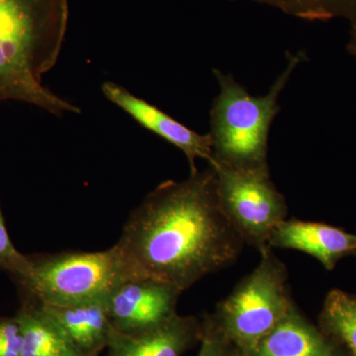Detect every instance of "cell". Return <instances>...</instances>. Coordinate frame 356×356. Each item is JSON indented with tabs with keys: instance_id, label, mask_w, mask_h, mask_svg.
<instances>
[{
	"instance_id": "cell-1",
	"label": "cell",
	"mask_w": 356,
	"mask_h": 356,
	"mask_svg": "<svg viewBox=\"0 0 356 356\" xmlns=\"http://www.w3.org/2000/svg\"><path fill=\"white\" fill-rule=\"evenodd\" d=\"M243 238L218 199L209 165L182 181L168 180L134 209L115 245L129 278H152L182 293L231 266Z\"/></svg>"
},
{
	"instance_id": "cell-2",
	"label": "cell",
	"mask_w": 356,
	"mask_h": 356,
	"mask_svg": "<svg viewBox=\"0 0 356 356\" xmlns=\"http://www.w3.org/2000/svg\"><path fill=\"white\" fill-rule=\"evenodd\" d=\"M69 18L67 0H0V103H27L58 117L81 113L43 84L60 58Z\"/></svg>"
},
{
	"instance_id": "cell-3",
	"label": "cell",
	"mask_w": 356,
	"mask_h": 356,
	"mask_svg": "<svg viewBox=\"0 0 356 356\" xmlns=\"http://www.w3.org/2000/svg\"><path fill=\"white\" fill-rule=\"evenodd\" d=\"M305 55L288 54L286 69L266 95H250L232 74L214 70L220 92L210 111L211 165L238 172H270L268 138L280 106L278 98Z\"/></svg>"
},
{
	"instance_id": "cell-4",
	"label": "cell",
	"mask_w": 356,
	"mask_h": 356,
	"mask_svg": "<svg viewBox=\"0 0 356 356\" xmlns=\"http://www.w3.org/2000/svg\"><path fill=\"white\" fill-rule=\"evenodd\" d=\"M259 266L243 278L211 316L227 339L245 356L295 305L286 266L273 248L261 252Z\"/></svg>"
},
{
	"instance_id": "cell-5",
	"label": "cell",
	"mask_w": 356,
	"mask_h": 356,
	"mask_svg": "<svg viewBox=\"0 0 356 356\" xmlns=\"http://www.w3.org/2000/svg\"><path fill=\"white\" fill-rule=\"evenodd\" d=\"M29 259V268L19 282L39 305L74 306L107 299L128 280L115 245L103 252H63Z\"/></svg>"
},
{
	"instance_id": "cell-6",
	"label": "cell",
	"mask_w": 356,
	"mask_h": 356,
	"mask_svg": "<svg viewBox=\"0 0 356 356\" xmlns=\"http://www.w3.org/2000/svg\"><path fill=\"white\" fill-rule=\"evenodd\" d=\"M211 166L216 172L218 199L225 216L243 243L261 254L266 252L274 229L288 214L286 199L271 181L270 172Z\"/></svg>"
},
{
	"instance_id": "cell-7",
	"label": "cell",
	"mask_w": 356,
	"mask_h": 356,
	"mask_svg": "<svg viewBox=\"0 0 356 356\" xmlns=\"http://www.w3.org/2000/svg\"><path fill=\"white\" fill-rule=\"evenodd\" d=\"M181 294L177 288L161 281L129 278L107 299L112 325L116 331L133 334L163 324L177 314Z\"/></svg>"
},
{
	"instance_id": "cell-8",
	"label": "cell",
	"mask_w": 356,
	"mask_h": 356,
	"mask_svg": "<svg viewBox=\"0 0 356 356\" xmlns=\"http://www.w3.org/2000/svg\"><path fill=\"white\" fill-rule=\"evenodd\" d=\"M102 89L110 102L132 117L142 127L184 152L191 165V172L198 170L196 159H205L209 163L212 161V142L209 134L202 135L194 132L119 84L106 81L102 84Z\"/></svg>"
},
{
	"instance_id": "cell-9",
	"label": "cell",
	"mask_w": 356,
	"mask_h": 356,
	"mask_svg": "<svg viewBox=\"0 0 356 356\" xmlns=\"http://www.w3.org/2000/svg\"><path fill=\"white\" fill-rule=\"evenodd\" d=\"M269 247L299 250L332 271L341 259L356 255V235L325 222L284 220L274 229Z\"/></svg>"
},
{
	"instance_id": "cell-10",
	"label": "cell",
	"mask_w": 356,
	"mask_h": 356,
	"mask_svg": "<svg viewBox=\"0 0 356 356\" xmlns=\"http://www.w3.org/2000/svg\"><path fill=\"white\" fill-rule=\"evenodd\" d=\"M202 337V325L194 317L175 314L163 324L139 332L113 330L108 356H181Z\"/></svg>"
},
{
	"instance_id": "cell-11",
	"label": "cell",
	"mask_w": 356,
	"mask_h": 356,
	"mask_svg": "<svg viewBox=\"0 0 356 356\" xmlns=\"http://www.w3.org/2000/svg\"><path fill=\"white\" fill-rule=\"evenodd\" d=\"M107 299L74 306L37 305L76 353L98 356L100 351L108 346L114 330Z\"/></svg>"
},
{
	"instance_id": "cell-12",
	"label": "cell",
	"mask_w": 356,
	"mask_h": 356,
	"mask_svg": "<svg viewBox=\"0 0 356 356\" xmlns=\"http://www.w3.org/2000/svg\"><path fill=\"white\" fill-rule=\"evenodd\" d=\"M245 356H344L339 346L309 323L296 307Z\"/></svg>"
},
{
	"instance_id": "cell-13",
	"label": "cell",
	"mask_w": 356,
	"mask_h": 356,
	"mask_svg": "<svg viewBox=\"0 0 356 356\" xmlns=\"http://www.w3.org/2000/svg\"><path fill=\"white\" fill-rule=\"evenodd\" d=\"M15 317L22 330V356L79 355L37 304L23 307Z\"/></svg>"
},
{
	"instance_id": "cell-14",
	"label": "cell",
	"mask_w": 356,
	"mask_h": 356,
	"mask_svg": "<svg viewBox=\"0 0 356 356\" xmlns=\"http://www.w3.org/2000/svg\"><path fill=\"white\" fill-rule=\"evenodd\" d=\"M324 334L356 356V296L341 289L327 293L320 315Z\"/></svg>"
},
{
	"instance_id": "cell-15",
	"label": "cell",
	"mask_w": 356,
	"mask_h": 356,
	"mask_svg": "<svg viewBox=\"0 0 356 356\" xmlns=\"http://www.w3.org/2000/svg\"><path fill=\"white\" fill-rule=\"evenodd\" d=\"M288 15L309 21L341 18L356 26V0H254Z\"/></svg>"
},
{
	"instance_id": "cell-16",
	"label": "cell",
	"mask_w": 356,
	"mask_h": 356,
	"mask_svg": "<svg viewBox=\"0 0 356 356\" xmlns=\"http://www.w3.org/2000/svg\"><path fill=\"white\" fill-rule=\"evenodd\" d=\"M29 266V257L21 254L11 242L0 209V269L10 273L19 281L27 273Z\"/></svg>"
},
{
	"instance_id": "cell-17",
	"label": "cell",
	"mask_w": 356,
	"mask_h": 356,
	"mask_svg": "<svg viewBox=\"0 0 356 356\" xmlns=\"http://www.w3.org/2000/svg\"><path fill=\"white\" fill-rule=\"evenodd\" d=\"M201 348L197 356H241L240 351L227 339L211 316L202 324Z\"/></svg>"
},
{
	"instance_id": "cell-18",
	"label": "cell",
	"mask_w": 356,
	"mask_h": 356,
	"mask_svg": "<svg viewBox=\"0 0 356 356\" xmlns=\"http://www.w3.org/2000/svg\"><path fill=\"white\" fill-rule=\"evenodd\" d=\"M23 336L17 318H0V356H22Z\"/></svg>"
},
{
	"instance_id": "cell-19",
	"label": "cell",
	"mask_w": 356,
	"mask_h": 356,
	"mask_svg": "<svg viewBox=\"0 0 356 356\" xmlns=\"http://www.w3.org/2000/svg\"><path fill=\"white\" fill-rule=\"evenodd\" d=\"M346 50L350 55L356 58V26H351L350 40L346 44Z\"/></svg>"
},
{
	"instance_id": "cell-20",
	"label": "cell",
	"mask_w": 356,
	"mask_h": 356,
	"mask_svg": "<svg viewBox=\"0 0 356 356\" xmlns=\"http://www.w3.org/2000/svg\"><path fill=\"white\" fill-rule=\"evenodd\" d=\"M76 356H91V355H77Z\"/></svg>"
}]
</instances>
